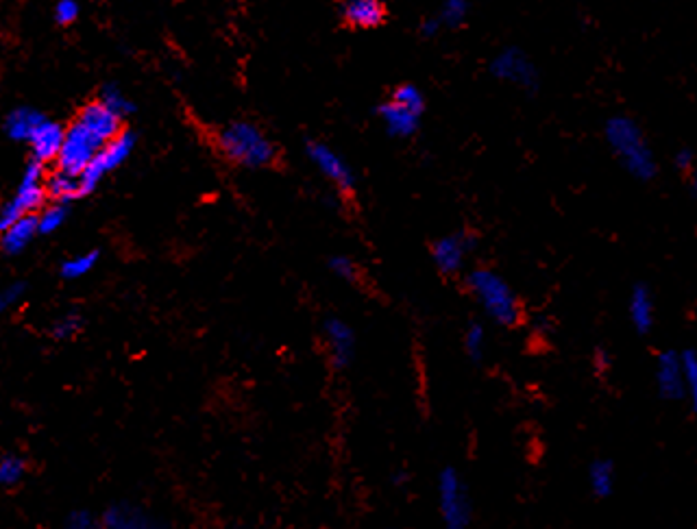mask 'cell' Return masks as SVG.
<instances>
[{"instance_id": "277c9868", "label": "cell", "mask_w": 697, "mask_h": 529, "mask_svg": "<svg viewBox=\"0 0 697 529\" xmlns=\"http://www.w3.org/2000/svg\"><path fill=\"white\" fill-rule=\"evenodd\" d=\"M436 510L440 529H473L475 501L467 477L454 464L436 475Z\"/></svg>"}, {"instance_id": "7402d4cb", "label": "cell", "mask_w": 697, "mask_h": 529, "mask_svg": "<svg viewBox=\"0 0 697 529\" xmlns=\"http://www.w3.org/2000/svg\"><path fill=\"white\" fill-rule=\"evenodd\" d=\"M48 196L51 199H55L59 205H66L70 201H75L77 196H83L81 194V183H79V177H72L68 175V172H53L51 177H48L46 181V188Z\"/></svg>"}, {"instance_id": "f546056e", "label": "cell", "mask_w": 697, "mask_h": 529, "mask_svg": "<svg viewBox=\"0 0 697 529\" xmlns=\"http://www.w3.org/2000/svg\"><path fill=\"white\" fill-rule=\"evenodd\" d=\"M99 262V251H90L83 255H75L61 264V277L64 279H81Z\"/></svg>"}, {"instance_id": "f35d334b", "label": "cell", "mask_w": 697, "mask_h": 529, "mask_svg": "<svg viewBox=\"0 0 697 529\" xmlns=\"http://www.w3.org/2000/svg\"><path fill=\"white\" fill-rule=\"evenodd\" d=\"M593 364L597 373H608L610 366H613V353H610L606 347H597L593 355Z\"/></svg>"}, {"instance_id": "d590c367", "label": "cell", "mask_w": 697, "mask_h": 529, "mask_svg": "<svg viewBox=\"0 0 697 529\" xmlns=\"http://www.w3.org/2000/svg\"><path fill=\"white\" fill-rule=\"evenodd\" d=\"M79 11L81 9L75 0H59L57 7H55V20L59 24H72L79 18Z\"/></svg>"}, {"instance_id": "60d3db41", "label": "cell", "mask_w": 697, "mask_h": 529, "mask_svg": "<svg viewBox=\"0 0 697 529\" xmlns=\"http://www.w3.org/2000/svg\"><path fill=\"white\" fill-rule=\"evenodd\" d=\"M382 529H401L399 525H386V527H382Z\"/></svg>"}, {"instance_id": "d6a6232c", "label": "cell", "mask_w": 697, "mask_h": 529, "mask_svg": "<svg viewBox=\"0 0 697 529\" xmlns=\"http://www.w3.org/2000/svg\"><path fill=\"white\" fill-rule=\"evenodd\" d=\"M81 316L75 314V312H70V314H64L61 318H57L55 325H53V336L57 340H68L77 334V331L81 329Z\"/></svg>"}, {"instance_id": "1f68e13d", "label": "cell", "mask_w": 697, "mask_h": 529, "mask_svg": "<svg viewBox=\"0 0 697 529\" xmlns=\"http://www.w3.org/2000/svg\"><path fill=\"white\" fill-rule=\"evenodd\" d=\"M68 218V207L66 205H51L46 207L44 212L38 216V233H55L61 225L66 223Z\"/></svg>"}, {"instance_id": "7c38bea8", "label": "cell", "mask_w": 697, "mask_h": 529, "mask_svg": "<svg viewBox=\"0 0 697 529\" xmlns=\"http://www.w3.org/2000/svg\"><path fill=\"white\" fill-rule=\"evenodd\" d=\"M101 529H170V525L136 501H114L99 514Z\"/></svg>"}, {"instance_id": "ffe728a7", "label": "cell", "mask_w": 697, "mask_h": 529, "mask_svg": "<svg viewBox=\"0 0 697 529\" xmlns=\"http://www.w3.org/2000/svg\"><path fill=\"white\" fill-rule=\"evenodd\" d=\"M44 120V114L38 112V109L16 107L11 109L5 118V133L16 142H29L35 129H38Z\"/></svg>"}, {"instance_id": "5b68a950", "label": "cell", "mask_w": 697, "mask_h": 529, "mask_svg": "<svg viewBox=\"0 0 697 529\" xmlns=\"http://www.w3.org/2000/svg\"><path fill=\"white\" fill-rule=\"evenodd\" d=\"M303 153L308 157V162L319 170V175L332 183V188L340 196H351L358 190V172L353 168L347 157L340 151H336L332 144L316 138H305Z\"/></svg>"}, {"instance_id": "4dcf8cb0", "label": "cell", "mask_w": 697, "mask_h": 529, "mask_svg": "<svg viewBox=\"0 0 697 529\" xmlns=\"http://www.w3.org/2000/svg\"><path fill=\"white\" fill-rule=\"evenodd\" d=\"M59 529H101V519L88 508H75L61 519Z\"/></svg>"}, {"instance_id": "3957f363", "label": "cell", "mask_w": 697, "mask_h": 529, "mask_svg": "<svg viewBox=\"0 0 697 529\" xmlns=\"http://www.w3.org/2000/svg\"><path fill=\"white\" fill-rule=\"evenodd\" d=\"M218 151L242 168L260 170L277 159V146L249 120H234L218 133Z\"/></svg>"}, {"instance_id": "e575fe53", "label": "cell", "mask_w": 697, "mask_h": 529, "mask_svg": "<svg viewBox=\"0 0 697 529\" xmlns=\"http://www.w3.org/2000/svg\"><path fill=\"white\" fill-rule=\"evenodd\" d=\"M674 168L680 172V175H693L695 172V153L691 146H682V149L676 151L674 155Z\"/></svg>"}, {"instance_id": "8992f818", "label": "cell", "mask_w": 697, "mask_h": 529, "mask_svg": "<svg viewBox=\"0 0 697 529\" xmlns=\"http://www.w3.org/2000/svg\"><path fill=\"white\" fill-rule=\"evenodd\" d=\"M488 72L497 81L515 85L517 90L525 94H536L543 85L541 70H538L536 61L521 46L515 44L499 48L493 59L488 61Z\"/></svg>"}, {"instance_id": "8fae6325", "label": "cell", "mask_w": 697, "mask_h": 529, "mask_svg": "<svg viewBox=\"0 0 697 529\" xmlns=\"http://www.w3.org/2000/svg\"><path fill=\"white\" fill-rule=\"evenodd\" d=\"M101 146V142H96L88 131L75 122V125L66 131L64 144H61V151L57 155L59 170L68 172L72 177H79L81 172L88 168L94 155L101 151Z\"/></svg>"}, {"instance_id": "cb8c5ba5", "label": "cell", "mask_w": 697, "mask_h": 529, "mask_svg": "<svg viewBox=\"0 0 697 529\" xmlns=\"http://www.w3.org/2000/svg\"><path fill=\"white\" fill-rule=\"evenodd\" d=\"M443 29H460L471 16L469 0H445L434 14Z\"/></svg>"}, {"instance_id": "d6986e66", "label": "cell", "mask_w": 697, "mask_h": 529, "mask_svg": "<svg viewBox=\"0 0 697 529\" xmlns=\"http://www.w3.org/2000/svg\"><path fill=\"white\" fill-rule=\"evenodd\" d=\"M617 479V464L610 458H595L586 466V486H589V492L599 501H606L615 495Z\"/></svg>"}, {"instance_id": "836d02e7", "label": "cell", "mask_w": 697, "mask_h": 529, "mask_svg": "<svg viewBox=\"0 0 697 529\" xmlns=\"http://www.w3.org/2000/svg\"><path fill=\"white\" fill-rule=\"evenodd\" d=\"M24 290H27V284H22V281H16V284H9L0 290V312H7L11 307H16L18 301L24 297Z\"/></svg>"}, {"instance_id": "9a60e30c", "label": "cell", "mask_w": 697, "mask_h": 529, "mask_svg": "<svg viewBox=\"0 0 697 529\" xmlns=\"http://www.w3.org/2000/svg\"><path fill=\"white\" fill-rule=\"evenodd\" d=\"M77 125H81L96 142H101V144L112 142L122 133L120 131V118L109 112V109L105 105H101L99 101L85 105L81 109Z\"/></svg>"}, {"instance_id": "9c48e42d", "label": "cell", "mask_w": 697, "mask_h": 529, "mask_svg": "<svg viewBox=\"0 0 697 529\" xmlns=\"http://www.w3.org/2000/svg\"><path fill=\"white\" fill-rule=\"evenodd\" d=\"M133 146H136V138H133L131 133H120L112 142L103 144L101 151L96 153L92 162L88 164V168L79 175L81 194H88L99 188V183L105 179V175L127 162L129 155L133 153Z\"/></svg>"}, {"instance_id": "2e32d148", "label": "cell", "mask_w": 697, "mask_h": 529, "mask_svg": "<svg viewBox=\"0 0 697 529\" xmlns=\"http://www.w3.org/2000/svg\"><path fill=\"white\" fill-rule=\"evenodd\" d=\"M338 16L353 29H375L384 24L388 9L379 0H345L338 5Z\"/></svg>"}, {"instance_id": "e0dca14e", "label": "cell", "mask_w": 697, "mask_h": 529, "mask_svg": "<svg viewBox=\"0 0 697 529\" xmlns=\"http://www.w3.org/2000/svg\"><path fill=\"white\" fill-rule=\"evenodd\" d=\"M628 318L634 331L641 336H647L654 329L656 303H654V292L647 284H637L630 290Z\"/></svg>"}, {"instance_id": "44dd1931", "label": "cell", "mask_w": 697, "mask_h": 529, "mask_svg": "<svg viewBox=\"0 0 697 529\" xmlns=\"http://www.w3.org/2000/svg\"><path fill=\"white\" fill-rule=\"evenodd\" d=\"M35 236H38V216H22L18 223L0 233V249L7 255H18L27 249Z\"/></svg>"}, {"instance_id": "52a82bcc", "label": "cell", "mask_w": 697, "mask_h": 529, "mask_svg": "<svg viewBox=\"0 0 697 529\" xmlns=\"http://www.w3.org/2000/svg\"><path fill=\"white\" fill-rule=\"evenodd\" d=\"M42 179H44V166L38 162H31L27 170H24L16 196L3 209H0V233L7 231L14 223H18L22 216H33L35 209L42 207L44 196H46Z\"/></svg>"}, {"instance_id": "4fadbf2b", "label": "cell", "mask_w": 697, "mask_h": 529, "mask_svg": "<svg viewBox=\"0 0 697 529\" xmlns=\"http://www.w3.org/2000/svg\"><path fill=\"white\" fill-rule=\"evenodd\" d=\"M654 386L656 395L667 403H689L687 386H684L680 353L674 349L660 351L654 364Z\"/></svg>"}, {"instance_id": "ba28073f", "label": "cell", "mask_w": 697, "mask_h": 529, "mask_svg": "<svg viewBox=\"0 0 697 529\" xmlns=\"http://www.w3.org/2000/svg\"><path fill=\"white\" fill-rule=\"evenodd\" d=\"M478 249V236L471 231H454L447 236H440L432 242L430 257L432 264L440 275L456 277L460 275L464 266H467L469 255Z\"/></svg>"}, {"instance_id": "603a6c76", "label": "cell", "mask_w": 697, "mask_h": 529, "mask_svg": "<svg viewBox=\"0 0 697 529\" xmlns=\"http://www.w3.org/2000/svg\"><path fill=\"white\" fill-rule=\"evenodd\" d=\"M390 101L401 105L403 109H408V112L412 114H417V116H425V109H427V96L425 92L419 88L417 83H399L397 88L390 92Z\"/></svg>"}, {"instance_id": "ab89813d", "label": "cell", "mask_w": 697, "mask_h": 529, "mask_svg": "<svg viewBox=\"0 0 697 529\" xmlns=\"http://www.w3.org/2000/svg\"><path fill=\"white\" fill-rule=\"evenodd\" d=\"M410 484V473L406 469H397L390 473V486L401 490V488H406Z\"/></svg>"}, {"instance_id": "74e56055", "label": "cell", "mask_w": 697, "mask_h": 529, "mask_svg": "<svg viewBox=\"0 0 697 529\" xmlns=\"http://www.w3.org/2000/svg\"><path fill=\"white\" fill-rule=\"evenodd\" d=\"M440 31H443V27H440V22H438V18H436L434 14H432V16H427V18H423V20L419 22V35H421V38H425V40L436 38V35H438Z\"/></svg>"}, {"instance_id": "f1b7e54d", "label": "cell", "mask_w": 697, "mask_h": 529, "mask_svg": "<svg viewBox=\"0 0 697 529\" xmlns=\"http://www.w3.org/2000/svg\"><path fill=\"white\" fill-rule=\"evenodd\" d=\"M327 270L342 284H358L360 281V266L349 255H332L327 260Z\"/></svg>"}, {"instance_id": "83f0119b", "label": "cell", "mask_w": 697, "mask_h": 529, "mask_svg": "<svg viewBox=\"0 0 697 529\" xmlns=\"http://www.w3.org/2000/svg\"><path fill=\"white\" fill-rule=\"evenodd\" d=\"M99 103L105 105L109 112L116 114L120 120L125 118L127 114H131L133 109H136V105H133L129 98L125 96V92H122L116 83H107L105 88L101 90V98H99Z\"/></svg>"}, {"instance_id": "8d00e7d4", "label": "cell", "mask_w": 697, "mask_h": 529, "mask_svg": "<svg viewBox=\"0 0 697 529\" xmlns=\"http://www.w3.org/2000/svg\"><path fill=\"white\" fill-rule=\"evenodd\" d=\"M532 331H534V334L536 336H552L554 334V321H552V318H549L547 314H536L534 318H532Z\"/></svg>"}, {"instance_id": "d4e9b609", "label": "cell", "mask_w": 697, "mask_h": 529, "mask_svg": "<svg viewBox=\"0 0 697 529\" xmlns=\"http://www.w3.org/2000/svg\"><path fill=\"white\" fill-rule=\"evenodd\" d=\"M486 347H488L486 327L480 321H471L467 329H464V336H462L464 353H467V358L473 364H480L486 355Z\"/></svg>"}, {"instance_id": "ac0fdd59", "label": "cell", "mask_w": 697, "mask_h": 529, "mask_svg": "<svg viewBox=\"0 0 697 529\" xmlns=\"http://www.w3.org/2000/svg\"><path fill=\"white\" fill-rule=\"evenodd\" d=\"M64 135H66L64 127L57 125V122L53 120H44L29 140L31 151H33V162L44 166L46 162L57 159L61 144H64Z\"/></svg>"}, {"instance_id": "4316f807", "label": "cell", "mask_w": 697, "mask_h": 529, "mask_svg": "<svg viewBox=\"0 0 697 529\" xmlns=\"http://www.w3.org/2000/svg\"><path fill=\"white\" fill-rule=\"evenodd\" d=\"M678 353H680L684 386H687V395H689V408L691 412H695L697 410V351L693 347H687Z\"/></svg>"}, {"instance_id": "7a4b0ae2", "label": "cell", "mask_w": 697, "mask_h": 529, "mask_svg": "<svg viewBox=\"0 0 697 529\" xmlns=\"http://www.w3.org/2000/svg\"><path fill=\"white\" fill-rule=\"evenodd\" d=\"M464 288L497 327H515L521 321V301L515 288L493 268H473L464 275Z\"/></svg>"}, {"instance_id": "5bb4252c", "label": "cell", "mask_w": 697, "mask_h": 529, "mask_svg": "<svg viewBox=\"0 0 697 529\" xmlns=\"http://www.w3.org/2000/svg\"><path fill=\"white\" fill-rule=\"evenodd\" d=\"M373 116L382 122L386 135L393 140H410L419 133L423 125L421 116L408 112V109L393 103L390 98H384V101H379L373 107Z\"/></svg>"}, {"instance_id": "30bf717a", "label": "cell", "mask_w": 697, "mask_h": 529, "mask_svg": "<svg viewBox=\"0 0 697 529\" xmlns=\"http://www.w3.org/2000/svg\"><path fill=\"white\" fill-rule=\"evenodd\" d=\"M323 340L329 355V364L336 371H347L356 362L358 336L349 321L340 316H327L323 321Z\"/></svg>"}, {"instance_id": "484cf974", "label": "cell", "mask_w": 697, "mask_h": 529, "mask_svg": "<svg viewBox=\"0 0 697 529\" xmlns=\"http://www.w3.org/2000/svg\"><path fill=\"white\" fill-rule=\"evenodd\" d=\"M29 464L18 453L0 455V488H16L27 477Z\"/></svg>"}, {"instance_id": "6da1fadb", "label": "cell", "mask_w": 697, "mask_h": 529, "mask_svg": "<svg viewBox=\"0 0 697 529\" xmlns=\"http://www.w3.org/2000/svg\"><path fill=\"white\" fill-rule=\"evenodd\" d=\"M604 140L613 157L632 179L650 183L658 175V159L637 118L615 114L604 122Z\"/></svg>"}]
</instances>
